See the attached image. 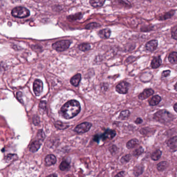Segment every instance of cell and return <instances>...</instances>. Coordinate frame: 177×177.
I'll list each match as a JSON object with an SVG mask.
<instances>
[{
	"instance_id": "6da1fadb",
	"label": "cell",
	"mask_w": 177,
	"mask_h": 177,
	"mask_svg": "<svg viewBox=\"0 0 177 177\" xmlns=\"http://www.w3.org/2000/svg\"><path fill=\"white\" fill-rule=\"evenodd\" d=\"M80 111L79 103L76 100H71L65 103L61 108V113L64 118L70 119L77 115Z\"/></svg>"
},
{
	"instance_id": "7a4b0ae2",
	"label": "cell",
	"mask_w": 177,
	"mask_h": 177,
	"mask_svg": "<svg viewBox=\"0 0 177 177\" xmlns=\"http://www.w3.org/2000/svg\"><path fill=\"white\" fill-rule=\"evenodd\" d=\"M175 116L166 109L159 110L153 114V119L162 124H167L173 121Z\"/></svg>"
},
{
	"instance_id": "3957f363",
	"label": "cell",
	"mask_w": 177,
	"mask_h": 177,
	"mask_svg": "<svg viewBox=\"0 0 177 177\" xmlns=\"http://www.w3.org/2000/svg\"><path fill=\"white\" fill-rule=\"evenodd\" d=\"M12 16L19 18H23L30 15V11L22 6H18L14 8L12 11Z\"/></svg>"
},
{
	"instance_id": "277c9868",
	"label": "cell",
	"mask_w": 177,
	"mask_h": 177,
	"mask_svg": "<svg viewBox=\"0 0 177 177\" xmlns=\"http://www.w3.org/2000/svg\"><path fill=\"white\" fill-rule=\"evenodd\" d=\"M71 42L68 40H62L55 42L52 45L54 49L58 51H63L69 48Z\"/></svg>"
},
{
	"instance_id": "5b68a950",
	"label": "cell",
	"mask_w": 177,
	"mask_h": 177,
	"mask_svg": "<svg viewBox=\"0 0 177 177\" xmlns=\"http://www.w3.org/2000/svg\"><path fill=\"white\" fill-rule=\"evenodd\" d=\"M91 123L88 122H84L76 126L74 130L78 134H83L89 131L91 127Z\"/></svg>"
},
{
	"instance_id": "8992f818",
	"label": "cell",
	"mask_w": 177,
	"mask_h": 177,
	"mask_svg": "<svg viewBox=\"0 0 177 177\" xmlns=\"http://www.w3.org/2000/svg\"><path fill=\"white\" fill-rule=\"evenodd\" d=\"M43 82L41 80H35L33 84V91L35 94L36 96L40 95L43 91Z\"/></svg>"
},
{
	"instance_id": "52a82bcc",
	"label": "cell",
	"mask_w": 177,
	"mask_h": 177,
	"mask_svg": "<svg viewBox=\"0 0 177 177\" xmlns=\"http://www.w3.org/2000/svg\"><path fill=\"white\" fill-rule=\"evenodd\" d=\"M130 87V84L127 82H122L116 87V90L118 93L120 94H126L128 92V89Z\"/></svg>"
},
{
	"instance_id": "ba28073f",
	"label": "cell",
	"mask_w": 177,
	"mask_h": 177,
	"mask_svg": "<svg viewBox=\"0 0 177 177\" xmlns=\"http://www.w3.org/2000/svg\"><path fill=\"white\" fill-rule=\"evenodd\" d=\"M158 46V41L157 39H153L149 41L145 45V48L147 51L153 52L157 49Z\"/></svg>"
},
{
	"instance_id": "9c48e42d",
	"label": "cell",
	"mask_w": 177,
	"mask_h": 177,
	"mask_svg": "<svg viewBox=\"0 0 177 177\" xmlns=\"http://www.w3.org/2000/svg\"><path fill=\"white\" fill-rule=\"evenodd\" d=\"M116 135V133L114 130H106L105 132L101 135H99L100 140L102 139L103 141H106L107 139H111L113 138Z\"/></svg>"
},
{
	"instance_id": "30bf717a",
	"label": "cell",
	"mask_w": 177,
	"mask_h": 177,
	"mask_svg": "<svg viewBox=\"0 0 177 177\" xmlns=\"http://www.w3.org/2000/svg\"><path fill=\"white\" fill-rule=\"evenodd\" d=\"M175 13V10H171L168 12H164L162 14L160 15L157 17V18L160 21H164L171 18L173 16Z\"/></svg>"
},
{
	"instance_id": "8fae6325",
	"label": "cell",
	"mask_w": 177,
	"mask_h": 177,
	"mask_svg": "<svg viewBox=\"0 0 177 177\" xmlns=\"http://www.w3.org/2000/svg\"><path fill=\"white\" fill-rule=\"evenodd\" d=\"M154 93V91L152 89H146L143 91L138 95V98L139 100H144L149 97L152 95Z\"/></svg>"
},
{
	"instance_id": "7c38bea8",
	"label": "cell",
	"mask_w": 177,
	"mask_h": 177,
	"mask_svg": "<svg viewBox=\"0 0 177 177\" xmlns=\"http://www.w3.org/2000/svg\"><path fill=\"white\" fill-rule=\"evenodd\" d=\"M162 63V60L160 55L155 56L153 58L151 62V66L153 69H156L161 66Z\"/></svg>"
},
{
	"instance_id": "4fadbf2b",
	"label": "cell",
	"mask_w": 177,
	"mask_h": 177,
	"mask_svg": "<svg viewBox=\"0 0 177 177\" xmlns=\"http://www.w3.org/2000/svg\"><path fill=\"white\" fill-rule=\"evenodd\" d=\"M56 162H57V158L54 155H48L45 157V165L48 166L54 165L56 163Z\"/></svg>"
},
{
	"instance_id": "5bb4252c",
	"label": "cell",
	"mask_w": 177,
	"mask_h": 177,
	"mask_svg": "<svg viewBox=\"0 0 177 177\" xmlns=\"http://www.w3.org/2000/svg\"><path fill=\"white\" fill-rule=\"evenodd\" d=\"M167 145L169 148L173 150H177V136L173 137L167 141Z\"/></svg>"
},
{
	"instance_id": "9a60e30c",
	"label": "cell",
	"mask_w": 177,
	"mask_h": 177,
	"mask_svg": "<svg viewBox=\"0 0 177 177\" xmlns=\"http://www.w3.org/2000/svg\"><path fill=\"white\" fill-rule=\"evenodd\" d=\"M162 101V98L159 95L153 96L149 101V105L151 106H157L159 105Z\"/></svg>"
},
{
	"instance_id": "2e32d148",
	"label": "cell",
	"mask_w": 177,
	"mask_h": 177,
	"mask_svg": "<svg viewBox=\"0 0 177 177\" xmlns=\"http://www.w3.org/2000/svg\"><path fill=\"white\" fill-rule=\"evenodd\" d=\"M41 146V143L39 141H36L33 142L30 147V151L31 152L34 153L39 150Z\"/></svg>"
},
{
	"instance_id": "e0dca14e",
	"label": "cell",
	"mask_w": 177,
	"mask_h": 177,
	"mask_svg": "<svg viewBox=\"0 0 177 177\" xmlns=\"http://www.w3.org/2000/svg\"><path fill=\"white\" fill-rule=\"evenodd\" d=\"M168 59L169 62L172 64H177V52L173 51L169 53Z\"/></svg>"
},
{
	"instance_id": "ac0fdd59",
	"label": "cell",
	"mask_w": 177,
	"mask_h": 177,
	"mask_svg": "<svg viewBox=\"0 0 177 177\" xmlns=\"http://www.w3.org/2000/svg\"><path fill=\"white\" fill-rule=\"evenodd\" d=\"M111 34V31L109 29H103L100 31L98 33V35L102 39H108L110 37Z\"/></svg>"
},
{
	"instance_id": "d6986e66",
	"label": "cell",
	"mask_w": 177,
	"mask_h": 177,
	"mask_svg": "<svg viewBox=\"0 0 177 177\" xmlns=\"http://www.w3.org/2000/svg\"><path fill=\"white\" fill-rule=\"evenodd\" d=\"M81 80V75L80 74H78L77 75L74 76L73 77L71 78V83L72 85L75 87L78 86Z\"/></svg>"
},
{
	"instance_id": "ffe728a7",
	"label": "cell",
	"mask_w": 177,
	"mask_h": 177,
	"mask_svg": "<svg viewBox=\"0 0 177 177\" xmlns=\"http://www.w3.org/2000/svg\"><path fill=\"white\" fill-rule=\"evenodd\" d=\"M105 0H90V3L94 7H99L104 5Z\"/></svg>"
},
{
	"instance_id": "44dd1931",
	"label": "cell",
	"mask_w": 177,
	"mask_h": 177,
	"mask_svg": "<svg viewBox=\"0 0 177 177\" xmlns=\"http://www.w3.org/2000/svg\"><path fill=\"white\" fill-rule=\"evenodd\" d=\"M139 141L137 139H132L126 143V147L128 149H133L138 145Z\"/></svg>"
},
{
	"instance_id": "7402d4cb",
	"label": "cell",
	"mask_w": 177,
	"mask_h": 177,
	"mask_svg": "<svg viewBox=\"0 0 177 177\" xmlns=\"http://www.w3.org/2000/svg\"><path fill=\"white\" fill-rule=\"evenodd\" d=\"M162 155V152L160 150L157 149L152 153L151 157L153 161H157L161 158Z\"/></svg>"
},
{
	"instance_id": "603a6c76",
	"label": "cell",
	"mask_w": 177,
	"mask_h": 177,
	"mask_svg": "<svg viewBox=\"0 0 177 177\" xmlns=\"http://www.w3.org/2000/svg\"><path fill=\"white\" fill-rule=\"evenodd\" d=\"M168 166V163L166 161H163L159 163L157 166V169L160 171H162L166 169Z\"/></svg>"
},
{
	"instance_id": "cb8c5ba5",
	"label": "cell",
	"mask_w": 177,
	"mask_h": 177,
	"mask_svg": "<svg viewBox=\"0 0 177 177\" xmlns=\"http://www.w3.org/2000/svg\"><path fill=\"white\" fill-rule=\"evenodd\" d=\"M143 166L142 165H138L135 167L134 169V174L136 177H138L143 172Z\"/></svg>"
},
{
	"instance_id": "d4e9b609",
	"label": "cell",
	"mask_w": 177,
	"mask_h": 177,
	"mask_svg": "<svg viewBox=\"0 0 177 177\" xmlns=\"http://www.w3.org/2000/svg\"><path fill=\"white\" fill-rule=\"evenodd\" d=\"M59 168L62 171L68 170L70 168V165H69V163L67 162V161H63L60 164V166H59Z\"/></svg>"
},
{
	"instance_id": "484cf974",
	"label": "cell",
	"mask_w": 177,
	"mask_h": 177,
	"mask_svg": "<svg viewBox=\"0 0 177 177\" xmlns=\"http://www.w3.org/2000/svg\"><path fill=\"white\" fill-rule=\"evenodd\" d=\"M130 115V112L128 110H124L121 112L119 118L122 120H125L129 117Z\"/></svg>"
},
{
	"instance_id": "4316f807",
	"label": "cell",
	"mask_w": 177,
	"mask_h": 177,
	"mask_svg": "<svg viewBox=\"0 0 177 177\" xmlns=\"http://www.w3.org/2000/svg\"><path fill=\"white\" fill-rule=\"evenodd\" d=\"M79 49L82 51H88L91 48V46L89 44H87V43H84V44H82L81 45L79 46Z\"/></svg>"
},
{
	"instance_id": "83f0119b",
	"label": "cell",
	"mask_w": 177,
	"mask_h": 177,
	"mask_svg": "<svg viewBox=\"0 0 177 177\" xmlns=\"http://www.w3.org/2000/svg\"><path fill=\"white\" fill-rule=\"evenodd\" d=\"M171 35L172 39L177 41V25L171 28Z\"/></svg>"
},
{
	"instance_id": "f1b7e54d",
	"label": "cell",
	"mask_w": 177,
	"mask_h": 177,
	"mask_svg": "<svg viewBox=\"0 0 177 177\" xmlns=\"http://www.w3.org/2000/svg\"><path fill=\"white\" fill-rule=\"evenodd\" d=\"M141 134L142 135H148L149 134H153V129H151L149 127L147 128H143L140 131Z\"/></svg>"
},
{
	"instance_id": "f546056e",
	"label": "cell",
	"mask_w": 177,
	"mask_h": 177,
	"mask_svg": "<svg viewBox=\"0 0 177 177\" xmlns=\"http://www.w3.org/2000/svg\"><path fill=\"white\" fill-rule=\"evenodd\" d=\"M143 151H144V150L143 147H139L138 148H137L134 151L133 155H134L135 157H139L143 152Z\"/></svg>"
},
{
	"instance_id": "4dcf8cb0",
	"label": "cell",
	"mask_w": 177,
	"mask_h": 177,
	"mask_svg": "<svg viewBox=\"0 0 177 177\" xmlns=\"http://www.w3.org/2000/svg\"><path fill=\"white\" fill-rule=\"evenodd\" d=\"M17 157L16 154H8L5 157V161L8 163L11 162L17 159Z\"/></svg>"
},
{
	"instance_id": "1f68e13d",
	"label": "cell",
	"mask_w": 177,
	"mask_h": 177,
	"mask_svg": "<svg viewBox=\"0 0 177 177\" xmlns=\"http://www.w3.org/2000/svg\"><path fill=\"white\" fill-rule=\"evenodd\" d=\"M132 158V157L130 154H127L124 155L122 157L121 159V162L122 163H127L129 161H130V159Z\"/></svg>"
},
{
	"instance_id": "d6a6232c",
	"label": "cell",
	"mask_w": 177,
	"mask_h": 177,
	"mask_svg": "<svg viewBox=\"0 0 177 177\" xmlns=\"http://www.w3.org/2000/svg\"><path fill=\"white\" fill-rule=\"evenodd\" d=\"M37 136V138H39V141H44V139L45 138V133L43 132V130H39Z\"/></svg>"
},
{
	"instance_id": "836d02e7",
	"label": "cell",
	"mask_w": 177,
	"mask_h": 177,
	"mask_svg": "<svg viewBox=\"0 0 177 177\" xmlns=\"http://www.w3.org/2000/svg\"><path fill=\"white\" fill-rule=\"evenodd\" d=\"M100 27V25L97 23H91L86 26V28L87 29H92Z\"/></svg>"
},
{
	"instance_id": "e575fe53",
	"label": "cell",
	"mask_w": 177,
	"mask_h": 177,
	"mask_svg": "<svg viewBox=\"0 0 177 177\" xmlns=\"http://www.w3.org/2000/svg\"><path fill=\"white\" fill-rule=\"evenodd\" d=\"M171 74V71L170 70H165L162 73L161 76L162 77L167 78L169 77Z\"/></svg>"
},
{
	"instance_id": "d590c367",
	"label": "cell",
	"mask_w": 177,
	"mask_h": 177,
	"mask_svg": "<svg viewBox=\"0 0 177 177\" xmlns=\"http://www.w3.org/2000/svg\"><path fill=\"white\" fill-rule=\"evenodd\" d=\"M55 126H56L57 128L60 130H63V129H65V128L67 127V125H65V124H63L61 122L60 123H57V124H55Z\"/></svg>"
},
{
	"instance_id": "8d00e7d4",
	"label": "cell",
	"mask_w": 177,
	"mask_h": 177,
	"mask_svg": "<svg viewBox=\"0 0 177 177\" xmlns=\"http://www.w3.org/2000/svg\"><path fill=\"white\" fill-rule=\"evenodd\" d=\"M39 121H40L39 118V117L37 116H35L33 118V122L35 125H38L39 123Z\"/></svg>"
},
{
	"instance_id": "74e56055",
	"label": "cell",
	"mask_w": 177,
	"mask_h": 177,
	"mask_svg": "<svg viewBox=\"0 0 177 177\" xmlns=\"http://www.w3.org/2000/svg\"><path fill=\"white\" fill-rule=\"evenodd\" d=\"M46 102L45 101H42L39 104V108L42 110H45L46 109Z\"/></svg>"
},
{
	"instance_id": "f35d334b",
	"label": "cell",
	"mask_w": 177,
	"mask_h": 177,
	"mask_svg": "<svg viewBox=\"0 0 177 177\" xmlns=\"http://www.w3.org/2000/svg\"><path fill=\"white\" fill-rule=\"evenodd\" d=\"M143 122V120L141 119V118H138L136 120H135V122L137 124H139L142 123Z\"/></svg>"
},
{
	"instance_id": "ab89813d",
	"label": "cell",
	"mask_w": 177,
	"mask_h": 177,
	"mask_svg": "<svg viewBox=\"0 0 177 177\" xmlns=\"http://www.w3.org/2000/svg\"><path fill=\"white\" fill-rule=\"evenodd\" d=\"M114 177H124V171H121L120 173L115 176Z\"/></svg>"
},
{
	"instance_id": "60d3db41",
	"label": "cell",
	"mask_w": 177,
	"mask_h": 177,
	"mask_svg": "<svg viewBox=\"0 0 177 177\" xmlns=\"http://www.w3.org/2000/svg\"><path fill=\"white\" fill-rule=\"evenodd\" d=\"M17 96L18 99L20 101V102H22L23 101V100L21 98V96H22L21 92H18L17 94Z\"/></svg>"
},
{
	"instance_id": "b9f144b4",
	"label": "cell",
	"mask_w": 177,
	"mask_h": 177,
	"mask_svg": "<svg viewBox=\"0 0 177 177\" xmlns=\"http://www.w3.org/2000/svg\"><path fill=\"white\" fill-rule=\"evenodd\" d=\"M173 109L175 110V111L177 113V103L176 104H174L173 106Z\"/></svg>"
},
{
	"instance_id": "7bdbcfd3",
	"label": "cell",
	"mask_w": 177,
	"mask_h": 177,
	"mask_svg": "<svg viewBox=\"0 0 177 177\" xmlns=\"http://www.w3.org/2000/svg\"><path fill=\"white\" fill-rule=\"evenodd\" d=\"M58 177L57 175L55 174V173H53V174H52V175H50L48 176L47 177Z\"/></svg>"
},
{
	"instance_id": "ee69618b",
	"label": "cell",
	"mask_w": 177,
	"mask_h": 177,
	"mask_svg": "<svg viewBox=\"0 0 177 177\" xmlns=\"http://www.w3.org/2000/svg\"><path fill=\"white\" fill-rule=\"evenodd\" d=\"M22 0H12V3H18V2H20Z\"/></svg>"
},
{
	"instance_id": "f6af8a7d",
	"label": "cell",
	"mask_w": 177,
	"mask_h": 177,
	"mask_svg": "<svg viewBox=\"0 0 177 177\" xmlns=\"http://www.w3.org/2000/svg\"><path fill=\"white\" fill-rule=\"evenodd\" d=\"M174 89H175L176 91L177 92V82L174 85Z\"/></svg>"
}]
</instances>
